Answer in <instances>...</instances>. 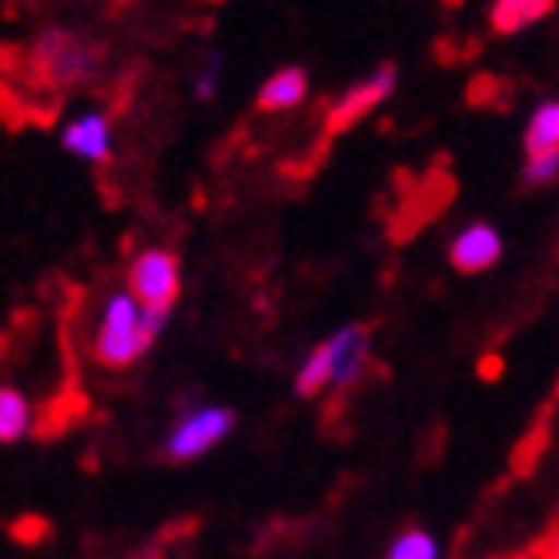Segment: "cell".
I'll use <instances>...</instances> for the list:
<instances>
[{
    "instance_id": "6da1fadb",
    "label": "cell",
    "mask_w": 559,
    "mask_h": 559,
    "mask_svg": "<svg viewBox=\"0 0 559 559\" xmlns=\"http://www.w3.org/2000/svg\"><path fill=\"white\" fill-rule=\"evenodd\" d=\"M164 320H168L164 312H144L132 292H112L93 340L96 364H105V368L136 364L152 348V340L160 336Z\"/></svg>"
},
{
    "instance_id": "7a4b0ae2",
    "label": "cell",
    "mask_w": 559,
    "mask_h": 559,
    "mask_svg": "<svg viewBox=\"0 0 559 559\" xmlns=\"http://www.w3.org/2000/svg\"><path fill=\"white\" fill-rule=\"evenodd\" d=\"M24 60H28V69L45 84H52V88H72V84H84L96 72L100 48L81 40V36L48 28V33L36 36Z\"/></svg>"
},
{
    "instance_id": "3957f363",
    "label": "cell",
    "mask_w": 559,
    "mask_h": 559,
    "mask_svg": "<svg viewBox=\"0 0 559 559\" xmlns=\"http://www.w3.org/2000/svg\"><path fill=\"white\" fill-rule=\"evenodd\" d=\"M129 292L136 296V304L144 312H164L176 304L180 296V260L164 248H148L132 260L129 269Z\"/></svg>"
},
{
    "instance_id": "277c9868",
    "label": "cell",
    "mask_w": 559,
    "mask_h": 559,
    "mask_svg": "<svg viewBox=\"0 0 559 559\" xmlns=\"http://www.w3.org/2000/svg\"><path fill=\"white\" fill-rule=\"evenodd\" d=\"M233 424H236V416L228 408L188 412V416L168 431V440H164V455L176 460V464H185V460H200V455L212 452V448L233 431Z\"/></svg>"
},
{
    "instance_id": "5b68a950",
    "label": "cell",
    "mask_w": 559,
    "mask_h": 559,
    "mask_svg": "<svg viewBox=\"0 0 559 559\" xmlns=\"http://www.w3.org/2000/svg\"><path fill=\"white\" fill-rule=\"evenodd\" d=\"M392 88H396V69L384 64L376 76H368L364 84H356V88H352V93L344 96L332 112H328V132H344V129H352V124H360L376 105H384L388 96H392Z\"/></svg>"
},
{
    "instance_id": "8992f818",
    "label": "cell",
    "mask_w": 559,
    "mask_h": 559,
    "mask_svg": "<svg viewBox=\"0 0 559 559\" xmlns=\"http://www.w3.org/2000/svg\"><path fill=\"white\" fill-rule=\"evenodd\" d=\"M503 245L500 236L491 233L488 224H472V228H464V233L452 240V264L455 272H488L496 260H500Z\"/></svg>"
},
{
    "instance_id": "52a82bcc",
    "label": "cell",
    "mask_w": 559,
    "mask_h": 559,
    "mask_svg": "<svg viewBox=\"0 0 559 559\" xmlns=\"http://www.w3.org/2000/svg\"><path fill=\"white\" fill-rule=\"evenodd\" d=\"M60 140H64V148L69 152H76V156H84V160H93V164H105L108 152H112L108 117H100V112H84V117H76L69 129L60 132Z\"/></svg>"
},
{
    "instance_id": "ba28073f",
    "label": "cell",
    "mask_w": 559,
    "mask_h": 559,
    "mask_svg": "<svg viewBox=\"0 0 559 559\" xmlns=\"http://www.w3.org/2000/svg\"><path fill=\"white\" fill-rule=\"evenodd\" d=\"M304 96H308V76H304V69H284L260 88L257 108L260 112H284V108L300 105Z\"/></svg>"
},
{
    "instance_id": "9c48e42d",
    "label": "cell",
    "mask_w": 559,
    "mask_h": 559,
    "mask_svg": "<svg viewBox=\"0 0 559 559\" xmlns=\"http://www.w3.org/2000/svg\"><path fill=\"white\" fill-rule=\"evenodd\" d=\"M551 9H556V0H496L491 4V28L503 36L520 33L524 24L544 21Z\"/></svg>"
},
{
    "instance_id": "30bf717a",
    "label": "cell",
    "mask_w": 559,
    "mask_h": 559,
    "mask_svg": "<svg viewBox=\"0 0 559 559\" xmlns=\"http://www.w3.org/2000/svg\"><path fill=\"white\" fill-rule=\"evenodd\" d=\"M332 376H336V336L324 340V344L304 360L300 376H296V392H300V396H316V392H324V388L332 384Z\"/></svg>"
},
{
    "instance_id": "8fae6325",
    "label": "cell",
    "mask_w": 559,
    "mask_h": 559,
    "mask_svg": "<svg viewBox=\"0 0 559 559\" xmlns=\"http://www.w3.org/2000/svg\"><path fill=\"white\" fill-rule=\"evenodd\" d=\"M33 431V404L16 388H0V443H16Z\"/></svg>"
},
{
    "instance_id": "7c38bea8",
    "label": "cell",
    "mask_w": 559,
    "mask_h": 559,
    "mask_svg": "<svg viewBox=\"0 0 559 559\" xmlns=\"http://www.w3.org/2000/svg\"><path fill=\"white\" fill-rule=\"evenodd\" d=\"M524 148L527 156L559 148V100H548V105L536 108V117H532V124L524 132Z\"/></svg>"
},
{
    "instance_id": "4fadbf2b",
    "label": "cell",
    "mask_w": 559,
    "mask_h": 559,
    "mask_svg": "<svg viewBox=\"0 0 559 559\" xmlns=\"http://www.w3.org/2000/svg\"><path fill=\"white\" fill-rule=\"evenodd\" d=\"M388 559H440V544H436L428 532L412 527V532H404V536L388 548Z\"/></svg>"
},
{
    "instance_id": "5bb4252c",
    "label": "cell",
    "mask_w": 559,
    "mask_h": 559,
    "mask_svg": "<svg viewBox=\"0 0 559 559\" xmlns=\"http://www.w3.org/2000/svg\"><path fill=\"white\" fill-rule=\"evenodd\" d=\"M527 185H548V180H556L559 176V148L551 152H539V156H527Z\"/></svg>"
},
{
    "instance_id": "9a60e30c",
    "label": "cell",
    "mask_w": 559,
    "mask_h": 559,
    "mask_svg": "<svg viewBox=\"0 0 559 559\" xmlns=\"http://www.w3.org/2000/svg\"><path fill=\"white\" fill-rule=\"evenodd\" d=\"M216 72H221V64L212 60L209 72H204V76H200V84H197V96H200V100H209V96H212V88H216Z\"/></svg>"
},
{
    "instance_id": "2e32d148",
    "label": "cell",
    "mask_w": 559,
    "mask_h": 559,
    "mask_svg": "<svg viewBox=\"0 0 559 559\" xmlns=\"http://www.w3.org/2000/svg\"><path fill=\"white\" fill-rule=\"evenodd\" d=\"M496 372H500V360H484V376H488V380H491V376H496Z\"/></svg>"
},
{
    "instance_id": "e0dca14e",
    "label": "cell",
    "mask_w": 559,
    "mask_h": 559,
    "mask_svg": "<svg viewBox=\"0 0 559 559\" xmlns=\"http://www.w3.org/2000/svg\"><path fill=\"white\" fill-rule=\"evenodd\" d=\"M112 4H117V9H120V4H132V0H112Z\"/></svg>"
}]
</instances>
